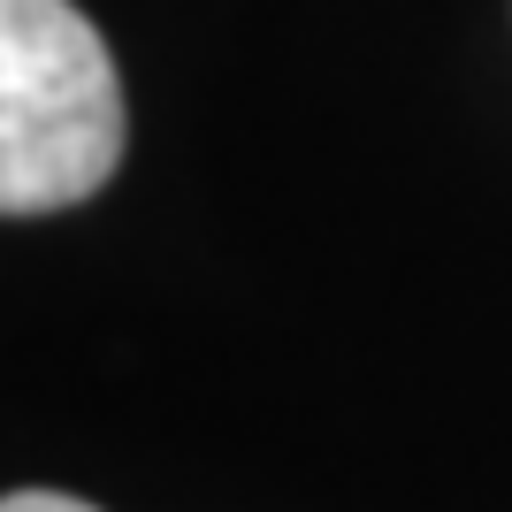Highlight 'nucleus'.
<instances>
[{
    "mask_svg": "<svg viewBox=\"0 0 512 512\" xmlns=\"http://www.w3.org/2000/svg\"><path fill=\"white\" fill-rule=\"evenodd\" d=\"M0 512H92V505H77L62 490H16V497H0Z\"/></svg>",
    "mask_w": 512,
    "mask_h": 512,
    "instance_id": "f03ea898",
    "label": "nucleus"
},
{
    "mask_svg": "<svg viewBox=\"0 0 512 512\" xmlns=\"http://www.w3.org/2000/svg\"><path fill=\"white\" fill-rule=\"evenodd\" d=\"M123 161L115 54L77 0H0V214L92 199Z\"/></svg>",
    "mask_w": 512,
    "mask_h": 512,
    "instance_id": "f257e3e1",
    "label": "nucleus"
}]
</instances>
